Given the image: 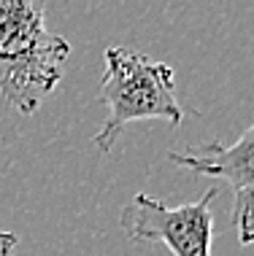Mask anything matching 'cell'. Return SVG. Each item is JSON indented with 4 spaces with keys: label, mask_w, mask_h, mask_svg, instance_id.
Here are the masks:
<instances>
[{
    "label": "cell",
    "mask_w": 254,
    "mask_h": 256,
    "mask_svg": "<svg viewBox=\"0 0 254 256\" xmlns=\"http://www.w3.org/2000/svg\"><path fill=\"white\" fill-rule=\"evenodd\" d=\"M71 46L46 27V3L0 0V98L33 116L63 78Z\"/></svg>",
    "instance_id": "1"
},
{
    "label": "cell",
    "mask_w": 254,
    "mask_h": 256,
    "mask_svg": "<svg viewBox=\"0 0 254 256\" xmlns=\"http://www.w3.org/2000/svg\"><path fill=\"white\" fill-rule=\"evenodd\" d=\"M216 197L219 189L214 186L195 202L170 208L141 192L125 205L119 226L133 243H162L173 256H211V202Z\"/></svg>",
    "instance_id": "3"
},
{
    "label": "cell",
    "mask_w": 254,
    "mask_h": 256,
    "mask_svg": "<svg viewBox=\"0 0 254 256\" xmlns=\"http://www.w3.org/2000/svg\"><path fill=\"white\" fill-rule=\"evenodd\" d=\"M103 60L106 68L98 100L108 108V114L92 138L100 151L108 154L130 122L162 119L173 127L184 122L187 110L176 98V76L170 65L125 46H106Z\"/></svg>",
    "instance_id": "2"
},
{
    "label": "cell",
    "mask_w": 254,
    "mask_h": 256,
    "mask_svg": "<svg viewBox=\"0 0 254 256\" xmlns=\"http://www.w3.org/2000/svg\"><path fill=\"white\" fill-rule=\"evenodd\" d=\"M17 234L14 232H6L0 230V256H14V251H17Z\"/></svg>",
    "instance_id": "5"
},
{
    "label": "cell",
    "mask_w": 254,
    "mask_h": 256,
    "mask_svg": "<svg viewBox=\"0 0 254 256\" xmlns=\"http://www.w3.org/2000/svg\"><path fill=\"white\" fill-rule=\"evenodd\" d=\"M168 162L227 184L232 192V218L238 226V240L241 246L254 243V124L230 146L211 140L200 146L176 148L168 151Z\"/></svg>",
    "instance_id": "4"
}]
</instances>
